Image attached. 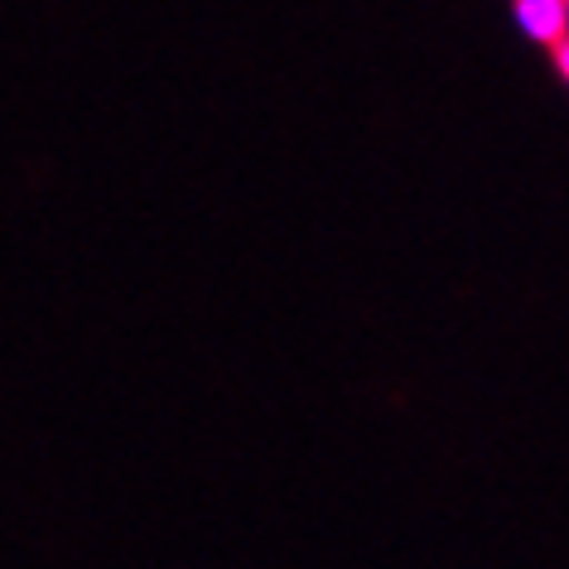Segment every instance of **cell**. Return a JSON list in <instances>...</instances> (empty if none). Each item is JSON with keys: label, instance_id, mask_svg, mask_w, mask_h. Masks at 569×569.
<instances>
[{"label": "cell", "instance_id": "6da1fadb", "mask_svg": "<svg viewBox=\"0 0 569 569\" xmlns=\"http://www.w3.org/2000/svg\"><path fill=\"white\" fill-rule=\"evenodd\" d=\"M511 30L540 53H550L569 34V0H507Z\"/></svg>", "mask_w": 569, "mask_h": 569}, {"label": "cell", "instance_id": "7a4b0ae2", "mask_svg": "<svg viewBox=\"0 0 569 569\" xmlns=\"http://www.w3.org/2000/svg\"><path fill=\"white\" fill-rule=\"evenodd\" d=\"M546 59H550V68H555V78L565 82V92H569V34H565L560 44H555V49L546 53Z\"/></svg>", "mask_w": 569, "mask_h": 569}]
</instances>
